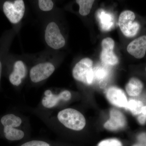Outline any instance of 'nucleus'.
<instances>
[{"label": "nucleus", "mask_w": 146, "mask_h": 146, "mask_svg": "<svg viewBox=\"0 0 146 146\" xmlns=\"http://www.w3.org/2000/svg\"><path fill=\"white\" fill-rule=\"evenodd\" d=\"M58 119L66 127L72 130L80 131L86 125V120L83 115L72 108H67L58 112Z\"/></svg>", "instance_id": "nucleus-1"}, {"label": "nucleus", "mask_w": 146, "mask_h": 146, "mask_svg": "<svg viewBox=\"0 0 146 146\" xmlns=\"http://www.w3.org/2000/svg\"><path fill=\"white\" fill-rule=\"evenodd\" d=\"M93 65V61L88 58L80 60L73 68L72 75L74 78L87 85L91 84L94 80Z\"/></svg>", "instance_id": "nucleus-2"}, {"label": "nucleus", "mask_w": 146, "mask_h": 146, "mask_svg": "<svg viewBox=\"0 0 146 146\" xmlns=\"http://www.w3.org/2000/svg\"><path fill=\"white\" fill-rule=\"evenodd\" d=\"M25 5L23 0L6 1L4 3L3 10L11 23L17 24L21 22L25 12Z\"/></svg>", "instance_id": "nucleus-3"}, {"label": "nucleus", "mask_w": 146, "mask_h": 146, "mask_svg": "<svg viewBox=\"0 0 146 146\" xmlns=\"http://www.w3.org/2000/svg\"><path fill=\"white\" fill-rule=\"evenodd\" d=\"M136 16L133 11L126 10L121 13L119 19V26L124 35L127 37L136 36L140 28L137 22H133Z\"/></svg>", "instance_id": "nucleus-4"}, {"label": "nucleus", "mask_w": 146, "mask_h": 146, "mask_svg": "<svg viewBox=\"0 0 146 146\" xmlns=\"http://www.w3.org/2000/svg\"><path fill=\"white\" fill-rule=\"evenodd\" d=\"M45 42L54 50H58L65 46V40L55 22L52 21L47 25L45 31Z\"/></svg>", "instance_id": "nucleus-5"}, {"label": "nucleus", "mask_w": 146, "mask_h": 146, "mask_svg": "<svg viewBox=\"0 0 146 146\" xmlns=\"http://www.w3.org/2000/svg\"><path fill=\"white\" fill-rule=\"evenodd\" d=\"M55 70V67L51 62L39 63L31 68L30 71V77L34 83L40 82L48 78Z\"/></svg>", "instance_id": "nucleus-6"}, {"label": "nucleus", "mask_w": 146, "mask_h": 146, "mask_svg": "<svg viewBox=\"0 0 146 146\" xmlns=\"http://www.w3.org/2000/svg\"><path fill=\"white\" fill-rule=\"evenodd\" d=\"M114 46L115 42L112 38L107 37L102 41L100 59L104 65L113 66L118 63V58L113 52Z\"/></svg>", "instance_id": "nucleus-7"}, {"label": "nucleus", "mask_w": 146, "mask_h": 146, "mask_svg": "<svg viewBox=\"0 0 146 146\" xmlns=\"http://www.w3.org/2000/svg\"><path fill=\"white\" fill-rule=\"evenodd\" d=\"M45 96L42 100L43 106L46 108H52L54 107L60 100H69L71 98L72 95L70 92L68 90L62 91L58 95H54L50 90L45 91Z\"/></svg>", "instance_id": "nucleus-8"}, {"label": "nucleus", "mask_w": 146, "mask_h": 146, "mask_svg": "<svg viewBox=\"0 0 146 146\" xmlns=\"http://www.w3.org/2000/svg\"><path fill=\"white\" fill-rule=\"evenodd\" d=\"M128 52L138 59L143 58L146 52V35H143L134 39L129 44Z\"/></svg>", "instance_id": "nucleus-9"}, {"label": "nucleus", "mask_w": 146, "mask_h": 146, "mask_svg": "<svg viewBox=\"0 0 146 146\" xmlns=\"http://www.w3.org/2000/svg\"><path fill=\"white\" fill-rule=\"evenodd\" d=\"M106 95L109 101L116 106L125 108L127 104V98L125 94L122 90L118 87H110L106 91Z\"/></svg>", "instance_id": "nucleus-10"}, {"label": "nucleus", "mask_w": 146, "mask_h": 146, "mask_svg": "<svg viewBox=\"0 0 146 146\" xmlns=\"http://www.w3.org/2000/svg\"><path fill=\"white\" fill-rule=\"evenodd\" d=\"M126 123L125 118L122 113L119 110L112 109L110 112V118L105 123L104 127L108 130H118L124 127Z\"/></svg>", "instance_id": "nucleus-11"}, {"label": "nucleus", "mask_w": 146, "mask_h": 146, "mask_svg": "<svg viewBox=\"0 0 146 146\" xmlns=\"http://www.w3.org/2000/svg\"><path fill=\"white\" fill-rule=\"evenodd\" d=\"M26 74V66L25 63L22 60H17L13 65V71L9 75V81L14 86H19Z\"/></svg>", "instance_id": "nucleus-12"}, {"label": "nucleus", "mask_w": 146, "mask_h": 146, "mask_svg": "<svg viewBox=\"0 0 146 146\" xmlns=\"http://www.w3.org/2000/svg\"><path fill=\"white\" fill-rule=\"evenodd\" d=\"M97 17L102 30L109 31L114 27V17L111 13L100 9L97 11Z\"/></svg>", "instance_id": "nucleus-13"}, {"label": "nucleus", "mask_w": 146, "mask_h": 146, "mask_svg": "<svg viewBox=\"0 0 146 146\" xmlns=\"http://www.w3.org/2000/svg\"><path fill=\"white\" fill-rule=\"evenodd\" d=\"M143 84L141 80L136 78H132L125 86L126 91L131 96H137L142 92Z\"/></svg>", "instance_id": "nucleus-14"}, {"label": "nucleus", "mask_w": 146, "mask_h": 146, "mask_svg": "<svg viewBox=\"0 0 146 146\" xmlns=\"http://www.w3.org/2000/svg\"><path fill=\"white\" fill-rule=\"evenodd\" d=\"M4 132L6 138L9 141H15L23 138L25 133L23 131L8 126L4 127Z\"/></svg>", "instance_id": "nucleus-15"}, {"label": "nucleus", "mask_w": 146, "mask_h": 146, "mask_svg": "<svg viewBox=\"0 0 146 146\" xmlns=\"http://www.w3.org/2000/svg\"><path fill=\"white\" fill-rule=\"evenodd\" d=\"M21 118L13 114H8L5 115L1 119L2 124L5 126L16 127H19L22 123Z\"/></svg>", "instance_id": "nucleus-16"}, {"label": "nucleus", "mask_w": 146, "mask_h": 146, "mask_svg": "<svg viewBox=\"0 0 146 146\" xmlns=\"http://www.w3.org/2000/svg\"><path fill=\"white\" fill-rule=\"evenodd\" d=\"M143 103L140 101L131 100L127 102L125 109L130 110L134 115H139L142 112L144 107Z\"/></svg>", "instance_id": "nucleus-17"}, {"label": "nucleus", "mask_w": 146, "mask_h": 146, "mask_svg": "<svg viewBox=\"0 0 146 146\" xmlns=\"http://www.w3.org/2000/svg\"><path fill=\"white\" fill-rule=\"evenodd\" d=\"M76 3L79 6V13L82 16L88 15L90 13L95 1L92 0H77Z\"/></svg>", "instance_id": "nucleus-18"}, {"label": "nucleus", "mask_w": 146, "mask_h": 146, "mask_svg": "<svg viewBox=\"0 0 146 146\" xmlns=\"http://www.w3.org/2000/svg\"><path fill=\"white\" fill-rule=\"evenodd\" d=\"M94 79L96 78L100 83L107 79L110 74L109 71L106 67L98 66L94 69Z\"/></svg>", "instance_id": "nucleus-19"}, {"label": "nucleus", "mask_w": 146, "mask_h": 146, "mask_svg": "<svg viewBox=\"0 0 146 146\" xmlns=\"http://www.w3.org/2000/svg\"><path fill=\"white\" fill-rule=\"evenodd\" d=\"M38 5L40 10L44 11H49L52 10L54 4L51 0H39Z\"/></svg>", "instance_id": "nucleus-20"}, {"label": "nucleus", "mask_w": 146, "mask_h": 146, "mask_svg": "<svg viewBox=\"0 0 146 146\" xmlns=\"http://www.w3.org/2000/svg\"><path fill=\"white\" fill-rule=\"evenodd\" d=\"M98 146H123L121 143L117 139H108L100 142Z\"/></svg>", "instance_id": "nucleus-21"}, {"label": "nucleus", "mask_w": 146, "mask_h": 146, "mask_svg": "<svg viewBox=\"0 0 146 146\" xmlns=\"http://www.w3.org/2000/svg\"><path fill=\"white\" fill-rule=\"evenodd\" d=\"M21 146H50L48 144L44 141H33L25 143Z\"/></svg>", "instance_id": "nucleus-22"}, {"label": "nucleus", "mask_w": 146, "mask_h": 146, "mask_svg": "<svg viewBox=\"0 0 146 146\" xmlns=\"http://www.w3.org/2000/svg\"><path fill=\"white\" fill-rule=\"evenodd\" d=\"M138 122L141 125H144L146 122V106H144L141 113L138 115Z\"/></svg>", "instance_id": "nucleus-23"}, {"label": "nucleus", "mask_w": 146, "mask_h": 146, "mask_svg": "<svg viewBox=\"0 0 146 146\" xmlns=\"http://www.w3.org/2000/svg\"><path fill=\"white\" fill-rule=\"evenodd\" d=\"M138 140L139 143L143 144L146 145V134L145 133H142L138 137Z\"/></svg>", "instance_id": "nucleus-24"}, {"label": "nucleus", "mask_w": 146, "mask_h": 146, "mask_svg": "<svg viewBox=\"0 0 146 146\" xmlns=\"http://www.w3.org/2000/svg\"><path fill=\"white\" fill-rule=\"evenodd\" d=\"M2 71V62L0 59V81Z\"/></svg>", "instance_id": "nucleus-25"}, {"label": "nucleus", "mask_w": 146, "mask_h": 146, "mask_svg": "<svg viewBox=\"0 0 146 146\" xmlns=\"http://www.w3.org/2000/svg\"><path fill=\"white\" fill-rule=\"evenodd\" d=\"M132 146H146V145H144L143 144L141 143H136V144H134Z\"/></svg>", "instance_id": "nucleus-26"}, {"label": "nucleus", "mask_w": 146, "mask_h": 146, "mask_svg": "<svg viewBox=\"0 0 146 146\" xmlns=\"http://www.w3.org/2000/svg\"></svg>", "instance_id": "nucleus-27"}]
</instances>
